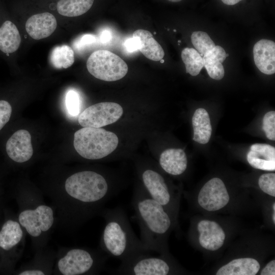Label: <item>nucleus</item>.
<instances>
[{
  "instance_id": "a19ab883",
  "label": "nucleus",
  "mask_w": 275,
  "mask_h": 275,
  "mask_svg": "<svg viewBox=\"0 0 275 275\" xmlns=\"http://www.w3.org/2000/svg\"><path fill=\"white\" fill-rule=\"evenodd\" d=\"M178 42H179V43L181 42V41H180V40H178Z\"/></svg>"
},
{
  "instance_id": "f03ea898",
  "label": "nucleus",
  "mask_w": 275,
  "mask_h": 275,
  "mask_svg": "<svg viewBox=\"0 0 275 275\" xmlns=\"http://www.w3.org/2000/svg\"><path fill=\"white\" fill-rule=\"evenodd\" d=\"M131 205L144 248L149 252H163L164 238L172 226L171 217L166 208L152 199L143 186L134 189Z\"/></svg>"
},
{
  "instance_id": "7ed1b4c3",
  "label": "nucleus",
  "mask_w": 275,
  "mask_h": 275,
  "mask_svg": "<svg viewBox=\"0 0 275 275\" xmlns=\"http://www.w3.org/2000/svg\"><path fill=\"white\" fill-rule=\"evenodd\" d=\"M99 215L105 222L100 240V249L109 257L122 262L138 255L149 253L135 235L122 208H104Z\"/></svg>"
},
{
  "instance_id": "72a5a7b5",
  "label": "nucleus",
  "mask_w": 275,
  "mask_h": 275,
  "mask_svg": "<svg viewBox=\"0 0 275 275\" xmlns=\"http://www.w3.org/2000/svg\"><path fill=\"white\" fill-rule=\"evenodd\" d=\"M126 50L129 52H133L139 50V43L138 40L133 37L127 39L125 42Z\"/></svg>"
},
{
  "instance_id": "f704fd0d",
  "label": "nucleus",
  "mask_w": 275,
  "mask_h": 275,
  "mask_svg": "<svg viewBox=\"0 0 275 275\" xmlns=\"http://www.w3.org/2000/svg\"><path fill=\"white\" fill-rule=\"evenodd\" d=\"M261 275H274L275 274V261H270L262 270Z\"/></svg>"
},
{
  "instance_id": "f3484780",
  "label": "nucleus",
  "mask_w": 275,
  "mask_h": 275,
  "mask_svg": "<svg viewBox=\"0 0 275 275\" xmlns=\"http://www.w3.org/2000/svg\"><path fill=\"white\" fill-rule=\"evenodd\" d=\"M247 160L254 168L261 170H275V148L266 144L256 143L250 147Z\"/></svg>"
},
{
  "instance_id": "6ab92c4d",
  "label": "nucleus",
  "mask_w": 275,
  "mask_h": 275,
  "mask_svg": "<svg viewBox=\"0 0 275 275\" xmlns=\"http://www.w3.org/2000/svg\"><path fill=\"white\" fill-rule=\"evenodd\" d=\"M132 37L138 40L140 45L139 50L147 58L154 61L163 59L164 50L150 32L139 29L133 32Z\"/></svg>"
},
{
  "instance_id": "ddd939ff",
  "label": "nucleus",
  "mask_w": 275,
  "mask_h": 275,
  "mask_svg": "<svg viewBox=\"0 0 275 275\" xmlns=\"http://www.w3.org/2000/svg\"><path fill=\"white\" fill-rule=\"evenodd\" d=\"M6 150L8 156L14 161L18 163L28 161L33 154L30 132L24 129L15 132L7 141Z\"/></svg>"
},
{
  "instance_id": "2f4dec72",
  "label": "nucleus",
  "mask_w": 275,
  "mask_h": 275,
  "mask_svg": "<svg viewBox=\"0 0 275 275\" xmlns=\"http://www.w3.org/2000/svg\"><path fill=\"white\" fill-rule=\"evenodd\" d=\"M96 37L92 34H85L77 38L73 42V47L76 50L82 51L97 42Z\"/></svg>"
},
{
  "instance_id": "bb28decb",
  "label": "nucleus",
  "mask_w": 275,
  "mask_h": 275,
  "mask_svg": "<svg viewBox=\"0 0 275 275\" xmlns=\"http://www.w3.org/2000/svg\"><path fill=\"white\" fill-rule=\"evenodd\" d=\"M41 252L38 253V259H36L30 264L24 266L18 272L19 275H44L51 272L52 265L49 259H43Z\"/></svg>"
},
{
  "instance_id": "f8f14e48",
  "label": "nucleus",
  "mask_w": 275,
  "mask_h": 275,
  "mask_svg": "<svg viewBox=\"0 0 275 275\" xmlns=\"http://www.w3.org/2000/svg\"><path fill=\"white\" fill-rule=\"evenodd\" d=\"M143 186L149 196L165 208L172 206L173 195L164 177L156 171L146 169L141 173Z\"/></svg>"
},
{
  "instance_id": "aec40b11",
  "label": "nucleus",
  "mask_w": 275,
  "mask_h": 275,
  "mask_svg": "<svg viewBox=\"0 0 275 275\" xmlns=\"http://www.w3.org/2000/svg\"><path fill=\"white\" fill-rule=\"evenodd\" d=\"M260 268L257 260L252 258L234 259L222 266L216 275H255Z\"/></svg>"
},
{
  "instance_id": "c85d7f7f",
  "label": "nucleus",
  "mask_w": 275,
  "mask_h": 275,
  "mask_svg": "<svg viewBox=\"0 0 275 275\" xmlns=\"http://www.w3.org/2000/svg\"><path fill=\"white\" fill-rule=\"evenodd\" d=\"M258 184L263 192L275 197L274 173H266L261 175L258 180Z\"/></svg>"
},
{
  "instance_id": "b1692460",
  "label": "nucleus",
  "mask_w": 275,
  "mask_h": 275,
  "mask_svg": "<svg viewBox=\"0 0 275 275\" xmlns=\"http://www.w3.org/2000/svg\"><path fill=\"white\" fill-rule=\"evenodd\" d=\"M94 0H59L57 9L64 16L76 17L86 13L92 7Z\"/></svg>"
},
{
  "instance_id": "412c9836",
  "label": "nucleus",
  "mask_w": 275,
  "mask_h": 275,
  "mask_svg": "<svg viewBox=\"0 0 275 275\" xmlns=\"http://www.w3.org/2000/svg\"><path fill=\"white\" fill-rule=\"evenodd\" d=\"M229 56L221 46L215 45L203 57L204 66L209 76L215 80L222 79L225 74L223 62Z\"/></svg>"
},
{
  "instance_id": "a878e982",
  "label": "nucleus",
  "mask_w": 275,
  "mask_h": 275,
  "mask_svg": "<svg viewBox=\"0 0 275 275\" xmlns=\"http://www.w3.org/2000/svg\"><path fill=\"white\" fill-rule=\"evenodd\" d=\"M181 58L185 64L186 73L192 76L198 75L204 67L202 57L194 48L187 47L183 49Z\"/></svg>"
},
{
  "instance_id": "f257e3e1",
  "label": "nucleus",
  "mask_w": 275,
  "mask_h": 275,
  "mask_svg": "<svg viewBox=\"0 0 275 275\" xmlns=\"http://www.w3.org/2000/svg\"><path fill=\"white\" fill-rule=\"evenodd\" d=\"M117 191L102 174L82 170L68 177L62 193L52 196L64 222L76 227L99 215Z\"/></svg>"
},
{
  "instance_id": "9b49d317",
  "label": "nucleus",
  "mask_w": 275,
  "mask_h": 275,
  "mask_svg": "<svg viewBox=\"0 0 275 275\" xmlns=\"http://www.w3.org/2000/svg\"><path fill=\"white\" fill-rule=\"evenodd\" d=\"M230 197L224 182L213 178L207 182L201 189L198 201L200 206L209 211H217L229 203Z\"/></svg>"
},
{
  "instance_id": "ea45409f",
  "label": "nucleus",
  "mask_w": 275,
  "mask_h": 275,
  "mask_svg": "<svg viewBox=\"0 0 275 275\" xmlns=\"http://www.w3.org/2000/svg\"><path fill=\"white\" fill-rule=\"evenodd\" d=\"M160 62L161 63H163L164 62V61L163 59H161L160 60Z\"/></svg>"
},
{
  "instance_id": "cd10ccee",
  "label": "nucleus",
  "mask_w": 275,
  "mask_h": 275,
  "mask_svg": "<svg viewBox=\"0 0 275 275\" xmlns=\"http://www.w3.org/2000/svg\"><path fill=\"white\" fill-rule=\"evenodd\" d=\"M191 41L196 50L202 57L215 46L209 36L206 33L200 31L192 33Z\"/></svg>"
},
{
  "instance_id": "e433bc0d",
  "label": "nucleus",
  "mask_w": 275,
  "mask_h": 275,
  "mask_svg": "<svg viewBox=\"0 0 275 275\" xmlns=\"http://www.w3.org/2000/svg\"><path fill=\"white\" fill-rule=\"evenodd\" d=\"M223 3L227 5H234L242 0H221Z\"/></svg>"
},
{
  "instance_id": "39448f33",
  "label": "nucleus",
  "mask_w": 275,
  "mask_h": 275,
  "mask_svg": "<svg viewBox=\"0 0 275 275\" xmlns=\"http://www.w3.org/2000/svg\"><path fill=\"white\" fill-rule=\"evenodd\" d=\"M108 258L100 249H66L58 257L54 272L62 275L99 274L105 268Z\"/></svg>"
},
{
  "instance_id": "473e14b6",
  "label": "nucleus",
  "mask_w": 275,
  "mask_h": 275,
  "mask_svg": "<svg viewBox=\"0 0 275 275\" xmlns=\"http://www.w3.org/2000/svg\"><path fill=\"white\" fill-rule=\"evenodd\" d=\"M12 113V107L7 101L0 100V130L9 121Z\"/></svg>"
},
{
  "instance_id": "a211bd4d",
  "label": "nucleus",
  "mask_w": 275,
  "mask_h": 275,
  "mask_svg": "<svg viewBox=\"0 0 275 275\" xmlns=\"http://www.w3.org/2000/svg\"><path fill=\"white\" fill-rule=\"evenodd\" d=\"M159 162L165 172L174 176L183 174L187 166L186 155L181 149L171 148L164 150L160 155Z\"/></svg>"
},
{
  "instance_id": "9d476101",
  "label": "nucleus",
  "mask_w": 275,
  "mask_h": 275,
  "mask_svg": "<svg viewBox=\"0 0 275 275\" xmlns=\"http://www.w3.org/2000/svg\"><path fill=\"white\" fill-rule=\"evenodd\" d=\"M25 232L18 220H7L0 230V249L11 254L17 261L22 254L25 243Z\"/></svg>"
},
{
  "instance_id": "423d86ee",
  "label": "nucleus",
  "mask_w": 275,
  "mask_h": 275,
  "mask_svg": "<svg viewBox=\"0 0 275 275\" xmlns=\"http://www.w3.org/2000/svg\"><path fill=\"white\" fill-rule=\"evenodd\" d=\"M118 138L103 128L83 127L74 134L73 145L82 157L97 160L106 157L117 147Z\"/></svg>"
},
{
  "instance_id": "393cba45",
  "label": "nucleus",
  "mask_w": 275,
  "mask_h": 275,
  "mask_svg": "<svg viewBox=\"0 0 275 275\" xmlns=\"http://www.w3.org/2000/svg\"><path fill=\"white\" fill-rule=\"evenodd\" d=\"M51 65L57 69H66L74 62V54L72 48L67 45L56 46L50 56Z\"/></svg>"
},
{
  "instance_id": "0eeeda50",
  "label": "nucleus",
  "mask_w": 275,
  "mask_h": 275,
  "mask_svg": "<svg viewBox=\"0 0 275 275\" xmlns=\"http://www.w3.org/2000/svg\"><path fill=\"white\" fill-rule=\"evenodd\" d=\"M89 73L99 79L113 81L119 80L127 74L128 67L119 56L107 50L93 52L87 62Z\"/></svg>"
},
{
  "instance_id": "37998d69",
  "label": "nucleus",
  "mask_w": 275,
  "mask_h": 275,
  "mask_svg": "<svg viewBox=\"0 0 275 275\" xmlns=\"http://www.w3.org/2000/svg\"><path fill=\"white\" fill-rule=\"evenodd\" d=\"M156 32H154V34H156Z\"/></svg>"
},
{
  "instance_id": "dca6fc26",
  "label": "nucleus",
  "mask_w": 275,
  "mask_h": 275,
  "mask_svg": "<svg viewBox=\"0 0 275 275\" xmlns=\"http://www.w3.org/2000/svg\"><path fill=\"white\" fill-rule=\"evenodd\" d=\"M57 25L55 17L50 13L44 12L30 17L26 22L25 29L33 39L40 40L51 35Z\"/></svg>"
},
{
  "instance_id": "20e7f679",
  "label": "nucleus",
  "mask_w": 275,
  "mask_h": 275,
  "mask_svg": "<svg viewBox=\"0 0 275 275\" xmlns=\"http://www.w3.org/2000/svg\"><path fill=\"white\" fill-rule=\"evenodd\" d=\"M37 195H22L17 220L39 253L54 225L55 209L44 203Z\"/></svg>"
},
{
  "instance_id": "4468645a",
  "label": "nucleus",
  "mask_w": 275,
  "mask_h": 275,
  "mask_svg": "<svg viewBox=\"0 0 275 275\" xmlns=\"http://www.w3.org/2000/svg\"><path fill=\"white\" fill-rule=\"evenodd\" d=\"M200 233L199 240L204 249L214 251L220 249L224 243L225 233L215 222L209 220L200 221L197 226Z\"/></svg>"
},
{
  "instance_id": "79ce46f5",
  "label": "nucleus",
  "mask_w": 275,
  "mask_h": 275,
  "mask_svg": "<svg viewBox=\"0 0 275 275\" xmlns=\"http://www.w3.org/2000/svg\"><path fill=\"white\" fill-rule=\"evenodd\" d=\"M174 32H176V30H174Z\"/></svg>"
},
{
  "instance_id": "c9c22d12",
  "label": "nucleus",
  "mask_w": 275,
  "mask_h": 275,
  "mask_svg": "<svg viewBox=\"0 0 275 275\" xmlns=\"http://www.w3.org/2000/svg\"><path fill=\"white\" fill-rule=\"evenodd\" d=\"M111 39V34L109 31H103L100 35V40L102 43L108 42Z\"/></svg>"
},
{
  "instance_id": "c756f323",
  "label": "nucleus",
  "mask_w": 275,
  "mask_h": 275,
  "mask_svg": "<svg viewBox=\"0 0 275 275\" xmlns=\"http://www.w3.org/2000/svg\"><path fill=\"white\" fill-rule=\"evenodd\" d=\"M80 98L75 91H69L66 96V104L69 114L73 116H77L80 111Z\"/></svg>"
},
{
  "instance_id": "5701e85b",
  "label": "nucleus",
  "mask_w": 275,
  "mask_h": 275,
  "mask_svg": "<svg viewBox=\"0 0 275 275\" xmlns=\"http://www.w3.org/2000/svg\"><path fill=\"white\" fill-rule=\"evenodd\" d=\"M21 37L16 25L6 21L0 28V50L5 53H12L19 47Z\"/></svg>"
},
{
  "instance_id": "7c9ffc66",
  "label": "nucleus",
  "mask_w": 275,
  "mask_h": 275,
  "mask_svg": "<svg viewBox=\"0 0 275 275\" xmlns=\"http://www.w3.org/2000/svg\"><path fill=\"white\" fill-rule=\"evenodd\" d=\"M262 128L267 139L275 140V112L266 113L263 119Z\"/></svg>"
},
{
  "instance_id": "6e6552de",
  "label": "nucleus",
  "mask_w": 275,
  "mask_h": 275,
  "mask_svg": "<svg viewBox=\"0 0 275 275\" xmlns=\"http://www.w3.org/2000/svg\"><path fill=\"white\" fill-rule=\"evenodd\" d=\"M171 270L167 260L145 253L122 261L117 269L111 272L117 274L167 275Z\"/></svg>"
},
{
  "instance_id": "2eb2a0df",
  "label": "nucleus",
  "mask_w": 275,
  "mask_h": 275,
  "mask_svg": "<svg viewBox=\"0 0 275 275\" xmlns=\"http://www.w3.org/2000/svg\"><path fill=\"white\" fill-rule=\"evenodd\" d=\"M255 64L258 69L267 75L275 73V43L273 41L263 39L253 47Z\"/></svg>"
},
{
  "instance_id": "58836bf2",
  "label": "nucleus",
  "mask_w": 275,
  "mask_h": 275,
  "mask_svg": "<svg viewBox=\"0 0 275 275\" xmlns=\"http://www.w3.org/2000/svg\"><path fill=\"white\" fill-rule=\"evenodd\" d=\"M168 1L172 2H178L181 1V0H168Z\"/></svg>"
},
{
  "instance_id": "4c0bfd02",
  "label": "nucleus",
  "mask_w": 275,
  "mask_h": 275,
  "mask_svg": "<svg viewBox=\"0 0 275 275\" xmlns=\"http://www.w3.org/2000/svg\"><path fill=\"white\" fill-rule=\"evenodd\" d=\"M272 218V221L273 223L275 224V210H273Z\"/></svg>"
},
{
  "instance_id": "1a4fd4ad",
  "label": "nucleus",
  "mask_w": 275,
  "mask_h": 275,
  "mask_svg": "<svg viewBox=\"0 0 275 275\" xmlns=\"http://www.w3.org/2000/svg\"><path fill=\"white\" fill-rule=\"evenodd\" d=\"M123 112L122 106L117 103L100 102L85 109L79 115L78 121L83 127L100 128L117 121Z\"/></svg>"
},
{
  "instance_id": "4be33fe9",
  "label": "nucleus",
  "mask_w": 275,
  "mask_h": 275,
  "mask_svg": "<svg viewBox=\"0 0 275 275\" xmlns=\"http://www.w3.org/2000/svg\"><path fill=\"white\" fill-rule=\"evenodd\" d=\"M193 140L200 144L207 143L211 135L212 127L209 114L203 108L196 110L192 118Z\"/></svg>"
}]
</instances>
